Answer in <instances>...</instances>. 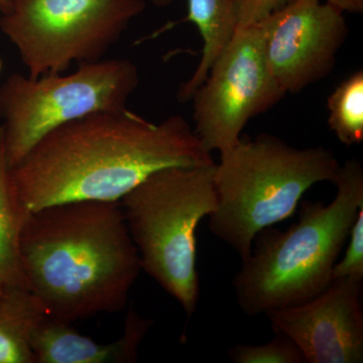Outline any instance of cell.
<instances>
[{
    "label": "cell",
    "mask_w": 363,
    "mask_h": 363,
    "mask_svg": "<svg viewBox=\"0 0 363 363\" xmlns=\"http://www.w3.org/2000/svg\"><path fill=\"white\" fill-rule=\"evenodd\" d=\"M215 164L183 116L157 123L125 108L59 126L9 169L16 194L33 211L66 202H118L160 169Z\"/></svg>",
    "instance_id": "obj_1"
},
{
    "label": "cell",
    "mask_w": 363,
    "mask_h": 363,
    "mask_svg": "<svg viewBox=\"0 0 363 363\" xmlns=\"http://www.w3.org/2000/svg\"><path fill=\"white\" fill-rule=\"evenodd\" d=\"M21 262L48 316L74 323L117 313L142 272L118 202L60 203L30 211Z\"/></svg>",
    "instance_id": "obj_2"
},
{
    "label": "cell",
    "mask_w": 363,
    "mask_h": 363,
    "mask_svg": "<svg viewBox=\"0 0 363 363\" xmlns=\"http://www.w3.org/2000/svg\"><path fill=\"white\" fill-rule=\"evenodd\" d=\"M330 204L298 203L297 223L286 230L272 226L253 240L233 279L236 302L248 316L304 304L324 292L332 271L363 207V169L357 159L340 164Z\"/></svg>",
    "instance_id": "obj_3"
},
{
    "label": "cell",
    "mask_w": 363,
    "mask_h": 363,
    "mask_svg": "<svg viewBox=\"0 0 363 363\" xmlns=\"http://www.w3.org/2000/svg\"><path fill=\"white\" fill-rule=\"evenodd\" d=\"M339 168L337 157L323 147L298 149L269 135L240 138L215 164L210 230L247 259L260 230L292 216L307 190L333 183Z\"/></svg>",
    "instance_id": "obj_4"
},
{
    "label": "cell",
    "mask_w": 363,
    "mask_h": 363,
    "mask_svg": "<svg viewBox=\"0 0 363 363\" xmlns=\"http://www.w3.org/2000/svg\"><path fill=\"white\" fill-rule=\"evenodd\" d=\"M214 168L160 169L121 199L142 271L175 298L188 317L194 314L200 296L196 230L217 204Z\"/></svg>",
    "instance_id": "obj_5"
},
{
    "label": "cell",
    "mask_w": 363,
    "mask_h": 363,
    "mask_svg": "<svg viewBox=\"0 0 363 363\" xmlns=\"http://www.w3.org/2000/svg\"><path fill=\"white\" fill-rule=\"evenodd\" d=\"M140 84L128 59L78 63L72 73L32 78L11 74L0 86V124L9 168L59 126L102 111L126 108Z\"/></svg>",
    "instance_id": "obj_6"
},
{
    "label": "cell",
    "mask_w": 363,
    "mask_h": 363,
    "mask_svg": "<svg viewBox=\"0 0 363 363\" xmlns=\"http://www.w3.org/2000/svg\"><path fill=\"white\" fill-rule=\"evenodd\" d=\"M145 9L143 0H9L0 30L37 78L104 59Z\"/></svg>",
    "instance_id": "obj_7"
},
{
    "label": "cell",
    "mask_w": 363,
    "mask_h": 363,
    "mask_svg": "<svg viewBox=\"0 0 363 363\" xmlns=\"http://www.w3.org/2000/svg\"><path fill=\"white\" fill-rule=\"evenodd\" d=\"M285 95L267 68L259 26L238 28L191 99L193 130L208 152L221 154Z\"/></svg>",
    "instance_id": "obj_8"
},
{
    "label": "cell",
    "mask_w": 363,
    "mask_h": 363,
    "mask_svg": "<svg viewBox=\"0 0 363 363\" xmlns=\"http://www.w3.org/2000/svg\"><path fill=\"white\" fill-rule=\"evenodd\" d=\"M257 25L267 68L285 94L329 76L348 35L342 11L321 0H292Z\"/></svg>",
    "instance_id": "obj_9"
},
{
    "label": "cell",
    "mask_w": 363,
    "mask_h": 363,
    "mask_svg": "<svg viewBox=\"0 0 363 363\" xmlns=\"http://www.w3.org/2000/svg\"><path fill=\"white\" fill-rule=\"evenodd\" d=\"M362 281L336 279L304 304L266 313L272 330L297 344L306 363H362Z\"/></svg>",
    "instance_id": "obj_10"
},
{
    "label": "cell",
    "mask_w": 363,
    "mask_h": 363,
    "mask_svg": "<svg viewBox=\"0 0 363 363\" xmlns=\"http://www.w3.org/2000/svg\"><path fill=\"white\" fill-rule=\"evenodd\" d=\"M152 321L128 310L121 337L99 343L79 333L71 323L45 316L35 327L32 338L35 363H131Z\"/></svg>",
    "instance_id": "obj_11"
},
{
    "label": "cell",
    "mask_w": 363,
    "mask_h": 363,
    "mask_svg": "<svg viewBox=\"0 0 363 363\" xmlns=\"http://www.w3.org/2000/svg\"><path fill=\"white\" fill-rule=\"evenodd\" d=\"M169 1L171 0H154L157 6H164ZM186 21H191L197 26L201 35L203 48L201 60L194 73L179 87L177 98L180 102L192 99L214 62L233 40L238 30L235 0H188V16L185 20L169 23L159 33Z\"/></svg>",
    "instance_id": "obj_12"
},
{
    "label": "cell",
    "mask_w": 363,
    "mask_h": 363,
    "mask_svg": "<svg viewBox=\"0 0 363 363\" xmlns=\"http://www.w3.org/2000/svg\"><path fill=\"white\" fill-rule=\"evenodd\" d=\"M30 213L14 190L0 126V292L13 288L28 289L21 242Z\"/></svg>",
    "instance_id": "obj_13"
},
{
    "label": "cell",
    "mask_w": 363,
    "mask_h": 363,
    "mask_svg": "<svg viewBox=\"0 0 363 363\" xmlns=\"http://www.w3.org/2000/svg\"><path fill=\"white\" fill-rule=\"evenodd\" d=\"M45 316L39 298L28 289L0 292V363H35L33 334Z\"/></svg>",
    "instance_id": "obj_14"
},
{
    "label": "cell",
    "mask_w": 363,
    "mask_h": 363,
    "mask_svg": "<svg viewBox=\"0 0 363 363\" xmlns=\"http://www.w3.org/2000/svg\"><path fill=\"white\" fill-rule=\"evenodd\" d=\"M328 125L343 145L363 142V71L351 74L327 100Z\"/></svg>",
    "instance_id": "obj_15"
},
{
    "label": "cell",
    "mask_w": 363,
    "mask_h": 363,
    "mask_svg": "<svg viewBox=\"0 0 363 363\" xmlns=\"http://www.w3.org/2000/svg\"><path fill=\"white\" fill-rule=\"evenodd\" d=\"M269 342L262 345L236 344L228 350L235 363H306L297 344L281 332L274 331Z\"/></svg>",
    "instance_id": "obj_16"
},
{
    "label": "cell",
    "mask_w": 363,
    "mask_h": 363,
    "mask_svg": "<svg viewBox=\"0 0 363 363\" xmlns=\"http://www.w3.org/2000/svg\"><path fill=\"white\" fill-rule=\"evenodd\" d=\"M350 243L345 255L337 262L332 271V279L348 278L363 281V207L358 211L354 223L351 227Z\"/></svg>",
    "instance_id": "obj_17"
},
{
    "label": "cell",
    "mask_w": 363,
    "mask_h": 363,
    "mask_svg": "<svg viewBox=\"0 0 363 363\" xmlns=\"http://www.w3.org/2000/svg\"><path fill=\"white\" fill-rule=\"evenodd\" d=\"M291 1L292 0H235L238 28L257 25Z\"/></svg>",
    "instance_id": "obj_18"
},
{
    "label": "cell",
    "mask_w": 363,
    "mask_h": 363,
    "mask_svg": "<svg viewBox=\"0 0 363 363\" xmlns=\"http://www.w3.org/2000/svg\"><path fill=\"white\" fill-rule=\"evenodd\" d=\"M325 2L342 11L343 13H363V0H325Z\"/></svg>",
    "instance_id": "obj_19"
},
{
    "label": "cell",
    "mask_w": 363,
    "mask_h": 363,
    "mask_svg": "<svg viewBox=\"0 0 363 363\" xmlns=\"http://www.w3.org/2000/svg\"><path fill=\"white\" fill-rule=\"evenodd\" d=\"M9 7V0H0V9H1V13L7 11Z\"/></svg>",
    "instance_id": "obj_20"
},
{
    "label": "cell",
    "mask_w": 363,
    "mask_h": 363,
    "mask_svg": "<svg viewBox=\"0 0 363 363\" xmlns=\"http://www.w3.org/2000/svg\"><path fill=\"white\" fill-rule=\"evenodd\" d=\"M0 14H1V9H0Z\"/></svg>",
    "instance_id": "obj_21"
}]
</instances>
